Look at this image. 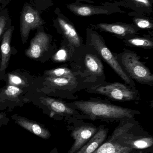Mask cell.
I'll return each mask as SVG.
<instances>
[{"label": "cell", "mask_w": 153, "mask_h": 153, "mask_svg": "<svg viewBox=\"0 0 153 153\" xmlns=\"http://www.w3.org/2000/svg\"><path fill=\"white\" fill-rule=\"evenodd\" d=\"M75 105L92 120H128L134 118L137 113L130 109L100 102L79 101L75 102Z\"/></svg>", "instance_id": "1"}, {"label": "cell", "mask_w": 153, "mask_h": 153, "mask_svg": "<svg viewBox=\"0 0 153 153\" xmlns=\"http://www.w3.org/2000/svg\"><path fill=\"white\" fill-rule=\"evenodd\" d=\"M134 126V124L132 122L123 121L120 123L113 132L117 138L112 136L116 138L121 145L129 147L134 150H142L152 147V137L134 135L130 133Z\"/></svg>", "instance_id": "2"}, {"label": "cell", "mask_w": 153, "mask_h": 153, "mask_svg": "<svg viewBox=\"0 0 153 153\" xmlns=\"http://www.w3.org/2000/svg\"><path fill=\"white\" fill-rule=\"evenodd\" d=\"M121 63L133 79L143 84L152 83L153 76L150 70L142 62L137 55L126 53L121 56Z\"/></svg>", "instance_id": "3"}, {"label": "cell", "mask_w": 153, "mask_h": 153, "mask_svg": "<svg viewBox=\"0 0 153 153\" xmlns=\"http://www.w3.org/2000/svg\"><path fill=\"white\" fill-rule=\"evenodd\" d=\"M91 43L99 55L111 66L116 73L127 84L131 85L132 82L131 79L123 71L121 65L119 63L114 55L104 44L100 36L97 33H93L91 34Z\"/></svg>", "instance_id": "4"}, {"label": "cell", "mask_w": 153, "mask_h": 153, "mask_svg": "<svg viewBox=\"0 0 153 153\" xmlns=\"http://www.w3.org/2000/svg\"><path fill=\"white\" fill-rule=\"evenodd\" d=\"M44 24L39 12L29 4H25L20 16V32L22 41L27 42L31 30Z\"/></svg>", "instance_id": "5"}, {"label": "cell", "mask_w": 153, "mask_h": 153, "mask_svg": "<svg viewBox=\"0 0 153 153\" xmlns=\"http://www.w3.org/2000/svg\"><path fill=\"white\" fill-rule=\"evenodd\" d=\"M94 90L97 93L121 101L133 100L136 97L135 92L120 83L114 82L97 86Z\"/></svg>", "instance_id": "6"}, {"label": "cell", "mask_w": 153, "mask_h": 153, "mask_svg": "<svg viewBox=\"0 0 153 153\" xmlns=\"http://www.w3.org/2000/svg\"><path fill=\"white\" fill-rule=\"evenodd\" d=\"M98 128L91 125H85L75 127L72 130L71 136L74 142L67 153H76L97 132Z\"/></svg>", "instance_id": "7"}, {"label": "cell", "mask_w": 153, "mask_h": 153, "mask_svg": "<svg viewBox=\"0 0 153 153\" xmlns=\"http://www.w3.org/2000/svg\"><path fill=\"white\" fill-rule=\"evenodd\" d=\"M49 45V37L44 32H39L31 39L30 46L25 51L27 56L31 58H39L47 51Z\"/></svg>", "instance_id": "8"}, {"label": "cell", "mask_w": 153, "mask_h": 153, "mask_svg": "<svg viewBox=\"0 0 153 153\" xmlns=\"http://www.w3.org/2000/svg\"><path fill=\"white\" fill-rule=\"evenodd\" d=\"M108 132V128L101 126L98 128L95 135L76 153L94 152L106 141Z\"/></svg>", "instance_id": "9"}, {"label": "cell", "mask_w": 153, "mask_h": 153, "mask_svg": "<svg viewBox=\"0 0 153 153\" xmlns=\"http://www.w3.org/2000/svg\"><path fill=\"white\" fill-rule=\"evenodd\" d=\"M134 152L133 149L121 145L116 138L110 136L107 141L93 153H133Z\"/></svg>", "instance_id": "10"}, {"label": "cell", "mask_w": 153, "mask_h": 153, "mask_svg": "<svg viewBox=\"0 0 153 153\" xmlns=\"http://www.w3.org/2000/svg\"><path fill=\"white\" fill-rule=\"evenodd\" d=\"M14 30V27H10L4 34L2 41L1 45V62L0 70L3 71L5 70L10 60L11 54L10 44L12 34Z\"/></svg>", "instance_id": "11"}, {"label": "cell", "mask_w": 153, "mask_h": 153, "mask_svg": "<svg viewBox=\"0 0 153 153\" xmlns=\"http://www.w3.org/2000/svg\"><path fill=\"white\" fill-rule=\"evenodd\" d=\"M67 7L72 12L82 16H90L94 14H107L109 10L107 8L101 6L87 5H74L69 4Z\"/></svg>", "instance_id": "12"}, {"label": "cell", "mask_w": 153, "mask_h": 153, "mask_svg": "<svg viewBox=\"0 0 153 153\" xmlns=\"http://www.w3.org/2000/svg\"><path fill=\"white\" fill-rule=\"evenodd\" d=\"M17 122L23 128L43 139H49L51 136L50 132L48 129L35 122L30 121L23 118H18L17 120Z\"/></svg>", "instance_id": "13"}, {"label": "cell", "mask_w": 153, "mask_h": 153, "mask_svg": "<svg viewBox=\"0 0 153 153\" xmlns=\"http://www.w3.org/2000/svg\"><path fill=\"white\" fill-rule=\"evenodd\" d=\"M58 22L62 31L69 42L76 47H80L81 45V39L75 28L62 18H58Z\"/></svg>", "instance_id": "14"}, {"label": "cell", "mask_w": 153, "mask_h": 153, "mask_svg": "<svg viewBox=\"0 0 153 153\" xmlns=\"http://www.w3.org/2000/svg\"><path fill=\"white\" fill-rule=\"evenodd\" d=\"M98 26L102 30L121 36L134 34L136 32L134 28L125 24L100 23L98 24Z\"/></svg>", "instance_id": "15"}, {"label": "cell", "mask_w": 153, "mask_h": 153, "mask_svg": "<svg viewBox=\"0 0 153 153\" xmlns=\"http://www.w3.org/2000/svg\"><path fill=\"white\" fill-rule=\"evenodd\" d=\"M42 102L56 113L71 115H73L75 112L74 110L63 102L54 99L43 98L42 99Z\"/></svg>", "instance_id": "16"}, {"label": "cell", "mask_w": 153, "mask_h": 153, "mask_svg": "<svg viewBox=\"0 0 153 153\" xmlns=\"http://www.w3.org/2000/svg\"><path fill=\"white\" fill-rule=\"evenodd\" d=\"M85 64L88 71L94 75L101 76L103 74V66L96 56L87 54L85 57Z\"/></svg>", "instance_id": "17"}, {"label": "cell", "mask_w": 153, "mask_h": 153, "mask_svg": "<svg viewBox=\"0 0 153 153\" xmlns=\"http://www.w3.org/2000/svg\"><path fill=\"white\" fill-rule=\"evenodd\" d=\"M46 80L51 85L56 87H67L76 83L75 77L67 78L48 76Z\"/></svg>", "instance_id": "18"}, {"label": "cell", "mask_w": 153, "mask_h": 153, "mask_svg": "<svg viewBox=\"0 0 153 153\" xmlns=\"http://www.w3.org/2000/svg\"><path fill=\"white\" fill-rule=\"evenodd\" d=\"M45 74L49 77L74 78V75L71 70L66 68H60L46 71Z\"/></svg>", "instance_id": "19"}, {"label": "cell", "mask_w": 153, "mask_h": 153, "mask_svg": "<svg viewBox=\"0 0 153 153\" xmlns=\"http://www.w3.org/2000/svg\"><path fill=\"white\" fill-rule=\"evenodd\" d=\"M128 42L133 45L144 48H151L153 46V42L146 39L136 38L128 39Z\"/></svg>", "instance_id": "20"}, {"label": "cell", "mask_w": 153, "mask_h": 153, "mask_svg": "<svg viewBox=\"0 0 153 153\" xmlns=\"http://www.w3.org/2000/svg\"><path fill=\"white\" fill-rule=\"evenodd\" d=\"M20 89L14 85H8L5 89V93L6 95L10 97H15L18 96L22 92Z\"/></svg>", "instance_id": "21"}, {"label": "cell", "mask_w": 153, "mask_h": 153, "mask_svg": "<svg viewBox=\"0 0 153 153\" xmlns=\"http://www.w3.org/2000/svg\"><path fill=\"white\" fill-rule=\"evenodd\" d=\"M3 12V13H0V36L3 32L10 19V17L7 13L4 11Z\"/></svg>", "instance_id": "22"}, {"label": "cell", "mask_w": 153, "mask_h": 153, "mask_svg": "<svg viewBox=\"0 0 153 153\" xmlns=\"http://www.w3.org/2000/svg\"><path fill=\"white\" fill-rule=\"evenodd\" d=\"M137 25L140 28L149 29L153 27V24L146 19H136L135 20Z\"/></svg>", "instance_id": "23"}, {"label": "cell", "mask_w": 153, "mask_h": 153, "mask_svg": "<svg viewBox=\"0 0 153 153\" xmlns=\"http://www.w3.org/2000/svg\"><path fill=\"white\" fill-rule=\"evenodd\" d=\"M9 82L10 85L14 86L24 84V82L19 76L13 74H9Z\"/></svg>", "instance_id": "24"}, {"label": "cell", "mask_w": 153, "mask_h": 153, "mask_svg": "<svg viewBox=\"0 0 153 153\" xmlns=\"http://www.w3.org/2000/svg\"><path fill=\"white\" fill-rule=\"evenodd\" d=\"M66 53L64 50H60L55 55L54 59L58 62H62L66 58Z\"/></svg>", "instance_id": "25"}, {"label": "cell", "mask_w": 153, "mask_h": 153, "mask_svg": "<svg viewBox=\"0 0 153 153\" xmlns=\"http://www.w3.org/2000/svg\"><path fill=\"white\" fill-rule=\"evenodd\" d=\"M10 1V0H0V11L4 8Z\"/></svg>", "instance_id": "26"}, {"label": "cell", "mask_w": 153, "mask_h": 153, "mask_svg": "<svg viewBox=\"0 0 153 153\" xmlns=\"http://www.w3.org/2000/svg\"><path fill=\"white\" fill-rule=\"evenodd\" d=\"M134 1L146 6H149L150 5V3L148 0H134Z\"/></svg>", "instance_id": "27"}, {"label": "cell", "mask_w": 153, "mask_h": 153, "mask_svg": "<svg viewBox=\"0 0 153 153\" xmlns=\"http://www.w3.org/2000/svg\"><path fill=\"white\" fill-rule=\"evenodd\" d=\"M50 153H58L57 148L56 147H55V148L51 151Z\"/></svg>", "instance_id": "28"}]
</instances>
